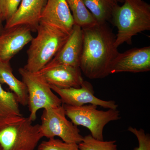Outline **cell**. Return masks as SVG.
<instances>
[{
  "instance_id": "5",
  "label": "cell",
  "mask_w": 150,
  "mask_h": 150,
  "mask_svg": "<svg viewBox=\"0 0 150 150\" xmlns=\"http://www.w3.org/2000/svg\"><path fill=\"white\" fill-rule=\"evenodd\" d=\"M63 105L66 115L75 125L86 128L92 137L98 140H103V129L107 124L121 118L120 111L117 109L99 110L98 106L92 104L81 106Z\"/></svg>"
},
{
  "instance_id": "4",
  "label": "cell",
  "mask_w": 150,
  "mask_h": 150,
  "mask_svg": "<svg viewBox=\"0 0 150 150\" xmlns=\"http://www.w3.org/2000/svg\"><path fill=\"white\" fill-rule=\"evenodd\" d=\"M43 137L40 124L29 117H18L0 127V146L3 150H34Z\"/></svg>"
},
{
  "instance_id": "7",
  "label": "cell",
  "mask_w": 150,
  "mask_h": 150,
  "mask_svg": "<svg viewBox=\"0 0 150 150\" xmlns=\"http://www.w3.org/2000/svg\"><path fill=\"white\" fill-rule=\"evenodd\" d=\"M43 109L40 125L43 137L49 139L58 137L63 142L78 144L82 141L83 137L77 126L67 119L63 104Z\"/></svg>"
},
{
  "instance_id": "14",
  "label": "cell",
  "mask_w": 150,
  "mask_h": 150,
  "mask_svg": "<svg viewBox=\"0 0 150 150\" xmlns=\"http://www.w3.org/2000/svg\"><path fill=\"white\" fill-rule=\"evenodd\" d=\"M39 72L50 85L59 88H79L84 81L79 67L58 66Z\"/></svg>"
},
{
  "instance_id": "17",
  "label": "cell",
  "mask_w": 150,
  "mask_h": 150,
  "mask_svg": "<svg viewBox=\"0 0 150 150\" xmlns=\"http://www.w3.org/2000/svg\"><path fill=\"white\" fill-rule=\"evenodd\" d=\"M97 23H105L111 19L116 3L112 0H83Z\"/></svg>"
},
{
  "instance_id": "9",
  "label": "cell",
  "mask_w": 150,
  "mask_h": 150,
  "mask_svg": "<svg viewBox=\"0 0 150 150\" xmlns=\"http://www.w3.org/2000/svg\"><path fill=\"white\" fill-rule=\"evenodd\" d=\"M150 71V46H148L118 53L111 64L109 74L143 73Z\"/></svg>"
},
{
  "instance_id": "19",
  "label": "cell",
  "mask_w": 150,
  "mask_h": 150,
  "mask_svg": "<svg viewBox=\"0 0 150 150\" xmlns=\"http://www.w3.org/2000/svg\"><path fill=\"white\" fill-rule=\"evenodd\" d=\"M78 146L80 150H118L115 140H98L91 134L84 137L82 141L78 144Z\"/></svg>"
},
{
  "instance_id": "3",
  "label": "cell",
  "mask_w": 150,
  "mask_h": 150,
  "mask_svg": "<svg viewBox=\"0 0 150 150\" xmlns=\"http://www.w3.org/2000/svg\"><path fill=\"white\" fill-rule=\"evenodd\" d=\"M27 51L24 67L31 72H38L48 64L67 42L70 34L56 27L40 22Z\"/></svg>"
},
{
  "instance_id": "18",
  "label": "cell",
  "mask_w": 150,
  "mask_h": 150,
  "mask_svg": "<svg viewBox=\"0 0 150 150\" xmlns=\"http://www.w3.org/2000/svg\"><path fill=\"white\" fill-rule=\"evenodd\" d=\"M69 6L74 24L82 29L91 27L97 23L91 13L86 7L83 0H66Z\"/></svg>"
},
{
  "instance_id": "16",
  "label": "cell",
  "mask_w": 150,
  "mask_h": 150,
  "mask_svg": "<svg viewBox=\"0 0 150 150\" xmlns=\"http://www.w3.org/2000/svg\"><path fill=\"white\" fill-rule=\"evenodd\" d=\"M21 116L22 115L16 96L12 92L4 90L0 83V119L2 126Z\"/></svg>"
},
{
  "instance_id": "21",
  "label": "cell",
  "mask_w": 150,
  "mask_h": 150,
  "mask_svg": "<svg viewBox=\"0 0 150 150\" xmlns=\"http://www.w3.org/2000/svg\"><path fill=\"white\" fill-rule=\"evenodd\" d=\"M21 0H0V10L2 21H7L16 13Z\"/></svg>"
},
{
  "instance_id": "25",
  "label": "cell",
  "mask_w": 150,
  "mask_h": 150,
  "mask_svg": "<svg viewBox=\"0 0 150 150\" xmlns=\"http://www.w3.org/2000/svg\"><path fill=\"white\" fill-rule=\"evenodd\" d=\"M2 125V123L1 121V119H0V127Z\"/></svg>"
},
{
  "instance_id": "2",
  "label": "cell",
  "mask_w": 150,
  "mask_h": 150,
  "mask_svg": "<svg viewBox=\"0 0 150 150\" xmlns=\"http://www.w3.org/2000/svg\"><path fill=\"white\" fill-rule=\"evenodd\" d=\"M110 21L117 28L115 47L131 44L134 36L150 30V5L144 0H124L123 5L115 4Z\"/></svg>"
},
{
  "instance_id": "6",
  "label": "cell",
  "mask_w": 150,
  "mask_h": 150,
  "mask_svg": "<svg viewBox=\"0 0 150 150\" xmlns=\"http://www.w3.org/2000/svg\"><path fill=\"white\" fill-rule=\"evenodd\" d=\"M22 81L27 87L30 115L31 121H35L40 109L62 105L61 98L54 93L43 75L40 72H31L24 68L18 69Z\"/></svg>"
},
{
  "instance_id": "13",
  "label": "cell",
  "mask_w": 150,
  "mask_h": 150,
  "mask_svg": "<svg viewBox=\"0 0 150 150\" xmlns=\"http://www.w3.org/2000/svg\"><path fill=\"white\" fill-rule=\"evenodd\" d=\"M46 0H21L18 9L13 16L6 22L5 28L25 25L32 31H36Z\"/></svg>"
},
{
  "instance_id": "8",
  "label": "cell",
  "mask_w": 150,
  "mask_h": 150,
  "mask_svg": "<svg viewBox=\"0 0 150 150\" xmlns=\"http://www.w3.org/2000/svg\"><path fill=\"white\" fill-rule=\"evenodd\" d=\"M50 86L52 91L60 97L63 104L74 106L92 104L108 109H117L118 107V104L114 100H103L96 96L92 86L86 81H84L79 88H61L54 86Z\"/></svg>"
},
{
  "instance_id": "11",
  "label": "cell",
  "mask_w": 150,
  "mask_h": 150,
  "mask_svg": "<svg viewBox=\"0 0 150 150\" xmlns=\"http://www.w3.org/2000/svg\"><path fill=\"white\" fill-rule=\"evenodd\" d=\"M83 44L81 28L74 25L69 37L51 62L41 71H43L58 66L79 67Z\"/></svg>"
},
{
  "instance_id": "1",
  "label": "cell",
  "mask_w": 150,
  "mask_h": 150,
  "mask_svg": "<svg viewBox=\"0 0 150 150\" xmlns=\"http://www.w3.org/2000/svg\"><path fill=\"white\" fill-rule=\"evenodd\" d=\"M83 44L80 68L86 77L103 79L110 75L112 61L118 55L115 35L107 23L82 29Z\"/></svg>"
},
{
  "instance_id": "22",
  "label": "cell",
  "mask_w": 150,
  "mask_h": 150,
  "mask_svg": "<svg viewBox=\"0 0 150 150\" xmlns=\"http://www.w3.org/2000/svg\"><path fill=\"white\" fill-rule=\"evenodd\" d=\"M128 131L134 134L138 140L139 146L134 150H150V134L146 133L144 129H138L130 126Z\"/></svg>"
},
{
  "instance_id": "10",
  "label": "cell",
  "mask_w": 150,
  "mask_h": 150,
  "mask_svg": "<svg viewBox=\"0 0 150 150\" xmlns=\"http://www.w3.org/2000/svg\"><path fill=\"white\" fill-rule=\"evenodd\" d=\"M32 30L25 25L3 28L0 33V62H10L11 59L31 42Z\"/></svg>"
},
{
  "instance_id": "15",
  "label": "cell",
  "mask_w": 150,
  "mask_h": 150,
  "mask_svg": "<svg viewBox=\"0 0 150 150\" xmlns=\"http://www.w3.org/2000/svg\"><path fill=\"white\" fill-rule=\"evenodd\" d=\"M0 83L8 86L16 96L19 103L23 106L27 105L28 93L26 86L23 81L15 76L10 62H0Z\"/></svg>"
},
{
  "instance_id": "24",
  "label": "cell",
  "mask_w": 150,
  "mask_h": 150,
  "mask_svg": "<svg viewBox=\"0 0 150 150\" xmlns=\"http://www.w3.org/2000/svg\"><path fill=\"white\" fill-rule=\"evenodd\" d=\"M114 3L118 4V3H123L124 0H112Z\"/></svg>"
},
{
  "instance_id": "26",
  "label": "cell",
  "mask_w": 150,
  "mask_h": 150,
  "mask_svg": "<svg viewBox=\"0 0 150 150\" xmlns=\"http://www.w3.org/2000/svg\"><path fill=\"white\" fill-rule=\"evenodd\" d=\"M0 150H3L2 149V148L1 147V146H0Z\"/></svg>"
},
{
  "instance_id": "20",
  "label": "cell",
  "mask_w": 150,
  "mask_h": 150,
  "mask_svg": "<svg viewBox=\"0 0 150 150\" xmlns=\"http://www.w3.org/2000/svg\"><path fill=\"white\" fill-rule=\"evenodd\" d=\"M38 150H80L78 144L68 143L55 138L43 141L38 146Z\"/></svg>"
},
{
  "instance_id": "12",
  "label": "cell",
  "mask_w": 150,
  "mask_h": 150,
  "mask_svg": "<svg viewBox=\"0 0 150 150\" xmlns=\"http://www.w3.org/2000/svg\"><path fill=\"white\" fill-rule=\"evenodd\" d=\"M40 22L57 28L69 34L75 25L66 0H46Z\"/></svg>"
},
{
  "instance_id": "23",
  "label": "cell",
  "mask_w": 150,
  "mask_h": 150,
  "mask_svg": "<svg viewBox=\"0 0 150 150\" xmlns=\"http://www.w3.org/2000/svg\"><path fill=\"white\" fill-rule=\"evenodd\" d=\"M2 22L1 17V10H0V33L2 31L3 28H4L2 26Z\"/></svg>"
}]
</instances>
